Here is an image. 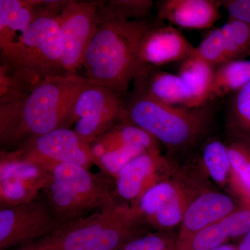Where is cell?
I'll return each instance as SVG.
<instances>
[{
	"label": "cell",
	"mask_w": 250,
	"mask_h": 250,
	"mask_svg": "<svg viewBox=\"0 0 250 250\" xmlns=\"http://www.w3.org/2000/svg\"><path fill=\"white\" fill-rule=\"evenodd\" d=\"M250 120V82L238 90L228 106L229 129H236Z\"/></svg>",
	"instance_id": "f1b7e54d"
},
{
	"label": "cell",
	"mask_w": 250,
	"mask_h": 250,
	"mask_svg": "<svg viewBox=\"0 0 250 250\" xmlns=\"http://www.w3.org/2000/svg\"><path fill=\"white\" fill-rule=\"evenodd\" d=\"M25 142L15 153L23 160L37 164L45 170L53 164H77L88 170L95 164L90 145L69 128H58L26 140Z\"/></svg>",
	"instance_id": "9c48e42d"
},
{
	"label": "cell",
	"mask_w": 250,
	"mask_h": 250,
	"mask_svg": "<svg viewBox=\"0 0 250 250\" xmlns=\"http://www.w3.org/2000/svg\"><path fill=\"white\" fill-rule=\"evenodd\" d=\"M134 92L172 106L196 107L192 92L179 75L140 65L134 81Z\"/></svg>",
	"instance_id": "4fadbf2b"
},
{
	"label": "cell",
	"mask_w": 250,
	"mask_h": 250,
	"mask_svg": "<svg viewBox=\"0 0 250 250\" xmlns=\"http://www.w3.org/2000/svg\"><path fill=\"white\" fill-rule=\"evenodd\" d=\"M59 21L62 67L67 75H76L100 22L98 1H66L59 13Z\"/></svg>",
	"instance_id": "30bf717a"
},
{
	"label": "cell",
	"mask_w": 250,
	"mask_h": 250,
	"mask_svg": "<svg viewBox=\"0 0 250 250\" xmlns=\"http://www.w3.org/2000/svg\"><path fill=\"white\" fill-rule=\"evenodd\" d=\"M125 121L136 125L168 148H188L209 129L212 108L205 104L196 107L163 104L133 93L126 100Z\"/></svg>",
	"instance_id": "5b68a950"
},
{
	"label": "cell",
	"mask_w": 250,
	"mask_h": 250,
	"mask_svg": "<svg viewBox=\"0 0 250 250\" xmlns=\"http://www.w3.org/2000/svg\"><path fill=\"white\" fill-rule=\"evenodd\" d=\"M220 29L240 60L250 55V23L228 18Z\"/></svg>",
	"instance_id": "83f0119b"
},
{
	"label": "cell",
	"mask_w": 250,
	"mask_h": 250,
	"mask_svg": "<svg viewBox=\"0 0 250 250\" xmlns=\"http://www.w3.org/2000/svg\"><path fill=\"white\" fill-rule=\"evenodd\" d=\"M167 250H174V246H171L170 248H169Z\"/></svg>",
	"instance_id": "74e56055"
},
{
	"label": "cell",
	"mask_w": 250,
	"mask_h": 250,
	"mask_svg": "<svg viewBox=\"0 0 250 250\" xmlns=\"http://www.w3.org/2000/svg\"><path fill=\"white\" fill-rule=\"evenodd\" d=\"M12 250H35L33 249L31 246H29V245H25V246H23L21 247H18L16 249Z\"/></svg>",
	"instance_id": "d590c367"
},
{
	"label": "cell",
	"mask_w": 250,
	"mask_h": 250,
	"mask_svg": "<svg viewBox=\"0 0 250 250\" xmlns=\"http://www.w3.org/2000/svg\"><path fill=\"white\" fill-rule=\"evenodd\" d=\"M157 6L158 19L185 29H208L222 18L220 0H164Z\"/></svg>",
	"instance_id": "9a60e30c"
},
{
	"label": "cell",
	"mask_w": 250,
	"mask_h": 250,
	"mask_svg": "<svg viewBox=\"0 0 250 250\" xmlns=\"http://www.w3.org/2000/svg\"><path fill=\"white\" fill-rule=\"evenodd\" d=\"M238 250H250V244L241 242L239 246L238 247Z\"/></svg>",
	"instance_id": "e575fe53"
},
{
	"label": "cell",
	"mask_w": 250,
	"mask_h": 250,
	"mask_svg": "<svg viewBox=\"0 0 250 250\" xmlns=\"http://www.w3.org/2000/svg\"><path fill=\"white\" fill-rule=\"evenodd\" d=\"M212 250H238V248L232 245L224 244Z\"/></svg>",
	"instance_id": "d6a6232c"
},
{
	"label": "cell",
	"mask_w": 250,
	"mask_h": 250,
	"mask_svg": "<svg viewBox=\"0 0 250 250\" xmlns=\"http://www.w3.org/2000/svg\"><path fill=\"white\" fill-rule=\"evenodd\" d=\"M233 142L241 143L250 147V120L236 129L230 130Z\"/></svg>",
	"instance_id": "1f68e13d"
},
{
	"label": "cell",
	"mask_w": 250,
	"mask_h": 250,
	"mask_svg": "<svg viewBox=\"0 0 250 250\" xmlns=\"http://www.w3.org/2000/svg\"><path fill=\"white\" fill-rule=\"evenodd\" d=\"M38 3L30 0H0L1 59L7 57L21 43Z\"/></svg>",
	"instance_id": "2e32d148"
},
{
	"label": "cell",
	"mask_w": 250,
	"mask_h": 250,
	"mask_svg": "<svg viewBox=\"0 0 250 250\" xmlns=\"http://www.w3.org/2000/svg\"><path fill=\"white\" fill-rule=\"evenodd\" d=\"M250 82V61L228 62L215 71L208 101L236 93Z\"/></svg>",
	"instance_id": "ffe728a7"
},
{
	"label": "cell",
	"mask_w": 250,
	"mask_h": 250,
	"mask_svg": "<svg viewBox=\"0 0 250 250\" xmlns=\"http://www.w3.org/2000/svg\"><path fill=\"white\" fill-rule=\"evenodd\" d=\"M151 0H112L98 1L99 17L131 21L146 20L153 6Z\"/></svg>",
	"instance_id": "603a6c76"
},
{
	"label": "cell",
	"mask_w": 250,
	"mask_h": 250,
	"mask_svg": "<svg viewBox=\"0 0 250 250\" xmlns=\"http://www.w3.org/2000/svg\"><path fill=\"white\" fill-rule=\"evenodd\" d=\"M161 21L100 18L82 62L86 78L124 95L139 69L143 36Z\"/></svg>",
	"instance_id": "7a4b0ae2"
},
{
	"label": "cell",
	"mask_w": 250,
	"mask_h": 250,
	"mask_svg": "<svg viewBox=\"0 0 250 250\" xmlns=\"http://www.w3.org/2000/svg\"><path fill=\"white\" fill-rule=\"evenodd\" d=\"M189 197L190 195L181 188L174 196L161 206L149 220H153L159 228H173L182 223L188 207L193 200Z\"/></svg>",
	"instance_id": "d4e9b609"
},
{
	"label": "cell",
	"mask_w": 250,
	"mask_h": 250,
	"mask_svg": "<svg viewBox=\"0 0 250 250\" xmlns=\"http://www.w3.org/2000/svg\"><path fill=\"white\" fill-rule=\"evenodd\" d=\"M47 170L52 178L45 200L62 225L115 202L108 181L83 166L53 164Z\"/></svg>",
	"instance_id": "8992f818"
},
{
	"label": "cell",
	"mask_w": 250,
	"mask_h": 250,
	"mask_svg": "<svg viewBox=\"0 0 250 250\" xmlns=\"http://www.w3.org/2000/svg\"><path fill=\"white\" fill-rule=\"evenodd\" d=\"M215 71L214 67L196 56L181 62L178 75L192 92L196 106L208 101Z\"/></svg>",
	"instance_id": "d6986e66"
},
{
	"label": "cell",
	"mask_w": 250,
	"mask_h": 250,
	"mask_svg": "<svg viewBox=\"0 0 250 250\" xmlns=\"http://www.w3.org/2000/svg\"><path fill=\"white\" fill-rule=\"evenodd\" d=\"M146 152L149 151L139 146H126L105 152L96 159L95 164L101 167L104 172L116 177L125 166L135 158Z\"/></svg>",
	"instance_id": "4316f807"
},
{
	"label": "cell",
	"mask_w": 250,
	"mask_h": 250,
	"mask_svg": "<svg viewBox=\"0 0 250 250\" xmlns=\"http://www.w3.org/2000/svg\"><path fill=\"white\" fill-rule=\"evenodd\" d=\"M243 243H248V244H250V232L247 233L246 235H245L244 238H243Z\"/></svg>",
	"instance_id": "8d00e7d4"
},
{
	"label": "cell",
	"mask_w": 250,
	"mask_h": 250,
	"mask_svg": "<svg viewBox=\"0 0 250 250\" xmlns=\"http://www.w3.org/2000/svg\"><path fill=\"white\" fill-rule=\"evenodd\" d=\"M230 161V182L240 199L250 190V147L241 143L228 146Z\"/></svg>",
	"instance_id": "7402d4cb"
},
{
	"label": "cell",
	"mask_w": 250,
	"mask_h": 250,
	"mask_svg": "<svg viewBox=\"0 0 250 250\" xmlns=\"http://www.w3.org/2000/svg\"><path fill=\"white\" fill-rule=\"evenodd\" d=\"M62 225L46 200L40 198L0 210V250L30 244Z\"/></svg>",
	"instance_id": "ba28073f"
},
{
	"label": "cell",
	"mask_w": 250,
	"mask_h": 250,
	"mask_svg": "<svg viewBox=\"0 0 250 250\" xmlns=\"http://www.w3.org/2000/svg\"><path fill=\"white\" fill-rule=\"evenodd\" d=\"M126 105L124 95L92 82L77 97L69 117L67 128L75 124L74 131L90 145L124 121Z\"/></svg>",
	"instance_id": "52a82bcc"
},
{
	"label": "cell",
	"mask_w": 250,
	"mask_h": 250,
	"mask_svg": "<svg viewBox=\"0 0 250 250\" xmlns=\"http://www.w3.org/2000/svg\"><path fill=\"white\" fill-rule=\"evenodd\" d=\"M181 188L179 184L172 182L155 184L143 192L136 207L145 218L151 219L156 210L174 196Z\"/></svg>",
	"instance_id": "484cf974"
},
{
	"label": "cell",
	"mask_w": 250,
	"mask_h": 250,
	"mask_svg": "<svg viewBox=\"0 0 250 250\" xmlns=\"http://www.w3.org/2000/svg\"><path fill=\"white\" fill-rule=\"evenodd\" d=\"M193 55L205 61L215 70L228 62L240 60L238 54L229 43L220 28L211 31L201 43L195 47Z\"/></svg>",
	"instance_id": "44dd1931"
},
{
	"label": "cell",
	"mask_w": 250,
	"mask_h": 250,
	"mask_svg": "<svg viewBox=\"0 0 250 250\" xmlns=\"http://www.w3.org/2000/svg\"><path fill=\"white\" fill-rule=\"evenodd\" d=\"M195 47L174 26L160 22L143 36L139 47V65L159 67L182 62L193 56Z\"/></svg>",
	"instance_id": "7c38bea8"
},
{
	"label": "cell",
	"mask_w": 250,
	"mask_h": 250,
	"mask_svg": "<svg viewBox=\"0 0 250 250\" xmlns=\"http://www.w3.org/2000/svg\"><path fill=\"white\" fill-rule=\"evenodd\" d=\"M241 205L250 207V190L246 195L241 199Z\"/></svg>",
	"instance_id": "836d02e7"
},
{
	"label": "cell",
	"mask_w": 250,
	"mask_h": 250,
	"mask_svg": "<svg viewBox=\"0 0 250 250\" xmlns=\"http://www.w3.org/2000/svg\"><path fill=\"white\" fill-rule=\"evenodd\" d=\"M126 146H139L149 152H159L158 141L153 136L125 120L90 143L95 162L105 152Z\"/></svg>",
	"instance_id": "e0dca14e"
},
{
	"label": "cell",
	"mask_w": 250,
	"mask_h": 250,
	"mask_svg": "<svg viewBox=\"0 0 250 250\" xmlns=\"http://www.w3.org/2000/svg\"><path fill=\"white\" fill-rule=\"evenodd\" d=\"M66 1H39L34 18L14 52L1 67L31 89L48 77L67 75L62 67L59 15Z\"/></svg>",
	"instance_id": "277c9868"
},
{
	"label": "cell",
	"mask_w": 250,
	"mask_h": 250,
	"mask_svg": "<svg viewBox=\"0 0 250 250\" xmlns=\"http://www.w3.org/2000/svg\"><path fill=\"white\" fill-rule=\"evenodd\" d=\"M222 7L229 14V19L250 23V0H220Z\"/></svg>",
	"instance_id": "4dcf8cb0"
},
{
	"label": "cell",
	"mask_w": 250,
	"mask_h": 250,
	"mask_svg": "<svg viewBox=\"0 0 250 250\" xmlns=\"http://www.w3.org/2000/svg\"><path fill=\"white\" fill-rule=\"evenodd\" d=\"M145 220L137 207L113 202L28 245L35 250H121L142 236Z\"/></svg>",
	"instance_id": "3957f363"
},
{
	"label": "cell",
	"mask_w": 250,
	"mask_h": 250,
	"mask_svg": "<svg viewBox=\"0 0 250 250\" xmlns=\"http://www.w3.org/2000/svg\"><path fill=\"white\" fill-rule=\"evenodd\" d=\"M202 161L213 181L219 184L225 183L231 168L228 146L218 140L209 141L204 147Z\"/></svg>",
	"instance_id": "cb8c5ba5"
},
{
	"label": "cell",
	"mask_w": 250,
	"mask_h": 250,
	"mask_svg": "<svg viewBox=\"0 0 250 250\" xmlns=\"http://www.w3.org/2000/svg\"><path fill=\"white\" fill-rule=\"evenodd\" d=\"M164 164L159 152H146L133 159L116 176V191L125 200L142 195L146 181L157 166Z\"/></svg>",
	"instance_id": "ac0fdd59"
},
{
	"label": "cell",
	"mask_w": 250,
	"mask_h": 250,
	"mask_svg": "<svg viewBox=\"0 0 250 250\" xmlns=\"http://www.w3.org/2000/svg\"><path fill=\"white\" fill-rule=\"evenodd\" d=\"M50 172L23 160L15 153L1 152L0 164L1 208L29 203L39 198L51 182Z\"/></svg>",
	"instance_id": "8fae6325"
},
{
	"label": "cell",
	"mask_w": 250,
	"mask_h": 250,
	"mask_svg": "<svg viewBox=\"0 0 250 250\" xmlns=\"http://www.w3.org/2000/svg\"><path fill=\"white\" fill-rule=\"evenodd\" d=\"M90 83L77 75L50 77L22 100L0 104L1 143H16L67 128L77 97Z\"/></svg>",
	"instance_id": "6da1fadb"
},
{
	"label": "cell",
	"mask_w": 250,
	"mask_h": 250,
	"mask_svg": "<svg viewBox=\"0 0 250 250\" xmlns=\"http://www.w3.org/2000/svg\"><path fill=\"white\" fill-rule=\"evenodd\" d=\"M237 208L231 197L226 194H200L190 202L184 213L174 248L185 244L202 229L226 218Z\"/></svg>",
	"instance_id": "5bb4252c"
},
{
	"label": "cell",
	"mask_w": 250,
	"mask_h": 250,
	"mask_svg": "<svg viewBox=\"0 0 250 250\" xmlns=\"http://www.w3.org/2000/svg\"><path fill=\"white\" fill-rule=\"evenodd\" d=\"M170 238L160 233L140 236L131 240L121 250H167L174 246Z\"/></svg>",
	"instance_id": "f546056e"
}]
</instances>
